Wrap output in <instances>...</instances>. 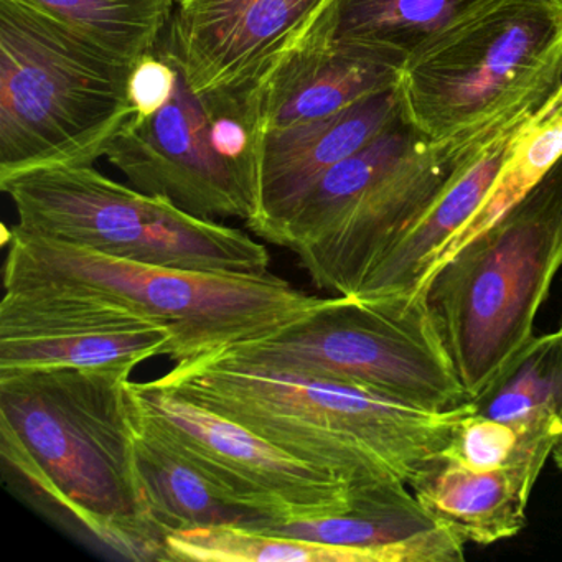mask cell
I'll return each instance as SVG.
<instances>
[{
    "instance_id": "obj_1",
    "label": "cell",
    "mask_w": 562,
    "mask_h": 562,
    "mask_svg": "<svg viewBox=\"0 0 562 562\" xmlns=\"http://www.w3.org/2000/svg\"><path fill=\"white\" fill-rule=\"evenodd\" d=\"M133 367L0 371L5 469L108 551L167 562L136 465Z\"/></svg>"
},
{
    "instance_id": "obj_12",
    "label": "cell",
    "mask_w": 562,
    "mask_h": 562,
    "mask_svg": "<svg viewBox=\"0 0 562 562\" xmlns=\"http://www.w3.org/2000/svg\"><path fill=\"white\" fill-rule=\"evenodd\" d=\"M170 330L124 308L58 295L5 291L0 371L133 367L169 357Z\"/></svg>"
},
{
    "instance_id": "obj_6",
    "label": "cell",
    "mask_w": 562,
    "mask_h": 562,
    "mask_svg": "<svg viewBox=\"0 0 562 562\" xmlns=\"http://www.w3.org/2000/svg\"><path fill=\"white\" fill-rule=\"evenodd\" d=\"M32 235L164 268L266 274L271 255L248 233L183 212L93 166L45 167L0 180Z\"/></svg>"
},
{
    "instance_id": "obj_25",
    "label": "cell",
    "mask_w": 562,
    "mask_h": 562,
    "mask_svg": "<svg viewBox=\"0 0 562 562\" xmlns=\"http://www.w3.org/2000/svg\"><path fill=\"white\" fill-rule=\"evenodd\" d=\"M559 330L562 331V321H561V325H559Z\"/></svg>"
},
{
    "instance_id": "obj_18",
    "label": "cell",
    "mask_w": 562,
    "mask_h": 562,
    "mask_svg": "<svg viewBox=\"0 0 562 562\" xmlns=\"http://www.w3.org/2000/svg\"><path fill=\"white\" fill-rule=\"evenodd\" d=\"M136 465L150 518L164 536L200 526H252L269 519L235 505L140 420Z\"/></svg>"
},
{
    "instance_id": "obj_16",
    "label": "cell",
    "mask_w": 562,
    "mask_h": 562,
    "mask_svg": "<svg viewBox=\"0 0 562 562\" xmlns=\"http://www.w3.org/2000/svg\"><path fill=\"white\" fill-rule=\"evenodd\" d=\"M549 457L538 453L493 470L439 460L411 490L424 512L465 544H496L525 528L529 498Z\"/></svg>"
},
{
    "instance_id": "obj_21",
    "label": "cell",
    "mask_w": 562,
    "mask_h": 562,
    "mask_svg": "<svg viewBox=\"0 0 562 562\" xmlns=\"http://www.w3.org/2000/svg\"><path fill=\"white\" fill-rule=\"evenodd\" d=\"M167 562H376L370 552L285 538L238 525L200 526L167 536Z\"/></svg>"
},
{
    "instance_id": "obj_7",
    "label": "cell",
    "mask_w": 562,
    "mask_h": 562,
    "mask_svg": "<svg viewBox=\"0 0 562 562\" xmlns=\"http://www.w3.org/2000/svg\"><path fill=\"white\" fill-rule=\"evenodd\" d=\"M562 70V0H482L401 65L404 117L439 140L490 120Z\"/></svg>"
},
{
    "instance_id": "obj_4",
    "label": "cell",
    "mask_w": 562,
    "mask_h": 562,
    "mask_svg": "<svg viewBox=\"0 0 562 562\" xmlns=\"http://www.w3.org/2000/svg\"><path fill=\"white\" fill-rule=\"evenodd\" d=\"M133 67L25 0H0V180L106 156L133 116Z\"/></svg>"
},
{
    "instance_id": "obj_11",
    "label": "cell",
    "mask_w": 562,
    "mask_h": 562,
    "mask_svg": "<svg viewBox=\"0 0 562 562\" xmlns=\"http://www.w3.org/2000/svg\"><path fill=\"white\" fill-rule=\"evenodd\" d=\"M173 55L179 75L169 103L153 116L133 114L104 157L147 195L162 196L199 218H239L248 225L258 215L259 195L220 156L205 101Z\"/></svg>"
},
{
    "instance_id": "obj_10",
    "label": "cell",
    "mask_w": 562,
    "mask_h": 562,
    "mask_svg": "<svg viewBox=\"0 0 562 562\" xmlns=\"http://www.w3.org/2000/svg\"><path fill=\"white\" fill-rule=\"evenodd\" d=\"M562 70L513 106L439 140H426L390 176L371 187L324 238L297 249L299 262L322 291L357 294L364 276L439 199L459 167L483 144L548 97Z\"/></svg>"
},
{
    "instance_id": "obj_19",
    "label": "cell",
    "mask_w": 562,
    "mask_h": 562,
    "mask_svg": "<svg viewBox=\"0 0 562 562\" xmlns=\"http://www.w3.org/2000/svg\"><path fill=\"white\" fill-rule=\"evenodd\" d=\"M482 0H331L321 14L340 44L401 68L416 48Z\"/></svg>"
},
{
    "instance_id": "obj_15",
    "label": "cell",
    "mask_w": 562,
    "mask_h": 562,
    "mask_svg": "<svg viewBox=\"0 0 562 562\" xmlns=\"http://www.w3.org/2000/svg\"><path fill=\"white\" fill-rule=\"evenodd\" d=\"M555 88L518 117L512 126L483 144L459 167L439 199L373 266L364 276L357 294L351 297H420V284L437 252L463 228L485 202L506 164L515 154L529 121L541 110Z\"/></svg>"
},
{
    "instance_id": "obj_23",
    "label": "cell",
    "mask_w": 562,
    "mask_h": 562,
    "mask_svg": "<svg viewBox=\"0 0 562 562\" xmlns=\"http://www.w3.org/2000/svg\"><path fill=\"white\" fill-rule=\"evenodd\" d=\"M552 459H554L555 465H558V469L562 472V434L561 437H559L558 443H555Z\"/></svg>"
},
{
    "instance_id": "obj_22",
    "label": "cell",
    "mask_w": 562,
    "mask_h": 562,
    "mask_svg": "<svg viewBox=\"0 0 562 562\" xmlns=\"http://www.w3.org/2000/svg\"><path fill=\"white\" fill-rule=\"evenodd\" d=\"M475 403L493 419H519L546 406L562 414V331L532 338L515 368Z\"/></svg>"
},
{
    "instance_id": "obj_2",
    "label": "cell",
    "mask_w": 562,
    "mask_h": 562,
    "mask_svg": "<svg viewBox=\"0 0 562 562\" xmlns=\"http://www.w3.org/2000/svg\"><path fill=\"white\" fill-rule=\"evenodd\" d=\"M154 381L358 493L387 483L413 485L476 409L475 401L424 409L357 384L245 363L225 351L176 363Z\"/></svg>"
},
{
    "instance_id": "obj_24",
    "label": "cell",
    "mask_w": 562,
    "mask_h": 562,
    "mask_svg": "<svg viewBox=\"0 0 562 562\" xmlns=\"http://www.w3.org/2000/svg\"><path fill=\"white\" fill-rule=\"evenodd\" d=\"M199 2H209V4H235L239 0H199Z\"/></svg>"
},
{
    "instance_id": "obj_17",
    "label": "cell",
    "mask_w": 562,
    "mask_h": 562,
    "mask_svg": "<svg viewBox=\"0 0 562 562\" xmlns=\"http://www.w3.org/2000/svg\"><path fill=\"white\" fill-rule=\"evenodd\" d=\"M426 137L403 116L363 149L325 172L305 193L274 245L297 251L330 233L358 200L400 167Z\"/></svg>"
},
{
    "instance_id": "obj_5",
    "label": "cell",
    "mask_w": 562,
    "mask_h": 562,
    "mask_svg": "<svg viewBox=\"0 0 562 562\" xmlns=\"http://www.w3.org/2000/svg\"><path fill=\"white\" fill-rule=\"evenodd\" d=\"M561 268L562 157L518 206L457 252L424 289L470 400H482L518 363Z\"/></svg>"
},
{
    "instance_id": "obj_9",
    "label": "cell",
    "mask_w": 562,
    "mask_h": 562,
    "mask_svg": "<svg viewBox=\"0 0 562 562\" xmlns=\"http://www.w3.org/2000/svg\"><path fill=\"white\" fill-rule=\"evenodd\" d=\"M140 420L229 502L269 521L324 518L353 506L347 482L156 381H131Z\"/></svg>"
},
{
    "instance_id": "obj_13",
    "label": "cell",
    "mask_w": 562,
    "mask_h": 562,
    "mask_svg": "<svg viewBox=\"0 0 562 562\" xmlns=\"http://www.w3.org/2000/svg\"><path fill=\"white\" fill-rule=\"evenodd\" d=\"M401 116L403 108L396 85L330 116L262 133L258 215L246 225L249 232L274 245L314 183Z\"/></svg>"
},
{
    "instance_id": "obj_14",
    "label": "cell",
    "mask_w": 562,
    "mask_h": 562,
    "mask_svg": "<svg viewBox=\"0 0 562 562\" xmlns=\"http://www.w3.org/2000/svg\"><path fill=\"white\" fill-rule=\"evenodd\" d=\"M397 80L400 68L335 42L318 15L249 85L266 133L330 116Z\"/></svg>"
},
{
    "instance_id": "obj_3",
    "label": "cell",
    "mask_w": 562,
    "mask_h": 562,
    "mask_svg": "<svg viewBox=\"0 0 562 562\" xmlns=\"http://www.w3.org/2000/svg\"><path fill=\"white\" fill-rule=\"evenodd\" d=\"M4 289L124 308L169 328L173 363L261 340L294 324L322 297L279 276L220 274L114 258L5 228Z\"/></svg>"
},
{
    "instance_id": "obj_8",
    "label": "cell",
    "mask_w": 562,
    "mask_h": 562,
    "mask_svg": "<svg viewBox=\"0 0 562 562\" xmlns=\"http://www.w3.org/2000/svg\"><path fill=\"white\" fill-rule=\"evenodd\" d=\"M235 360L344 381L424 409L469 403L424 297L322 299L261 340L223 350Z\"/></svg>"
},
{
    "instance_id": "obj_20",
    "label": "cell",
    "mask_w": 562,
    "mask_h": 562,
    "mask_svg": "<svg viewBox=\"0 0 562 562\" xmlns=\"http://www.w3.org/2000/svg\"><path fill=\"white\" fill-rule=\"evenodd\" d=\"M111 54L136 64L154 54L177 0H25Z\"/></svg>"
}]
</instances>
